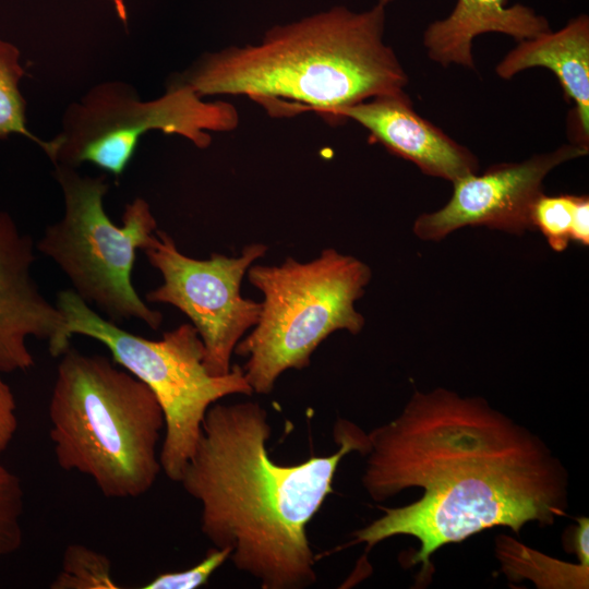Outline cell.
<instances>
[{
	"label": "cell",
	"instance_id": "9",
	"mask_svg": "<svg viewBox=\"0 0 589 589\" xmlns=\"http://www.w3.org/2000/svg\"><path fill=\"white\" fill-rule=\"evenodd\" d=\"M143 252L163 277V284L146 293V301L183 312L203 341L207 372L229 373L236 346L256 325L261 312V302L241 296V281L267 247L252 243L236 257L212 253L197 260L181 253L167 232L157 230Z\"/></svg>",
	"mask_w": 589,
	"mask_h": 589
},
{
	"label": "cell",
	"instance_id": "21",
	"mask_svg": "<svg viewBox=\"0 0 589 589\" xmlns=\"http://www.w3.org/2000/svg\"><path fill=\"white\" fill-rule=\"evenodd\" d=\"M0 370V454L12 442L17 430L16 401Z\"/></svg>",
	"mask_w": 589,
	"mask_h": 589
},
{
	"label": "cell",
	"instance_id": "19",
	"mask_svg": "<svg viewBox=\"0 0 589 589\" xmlns=\"http://www.w3.org/2000/svg\"><path fill=\"white\" fill-rule=\"evenodd\" d=\"M576 195L542 193L532 208V225L545 237L549 245L557 252L566 250L570 239Z\"/></svg>",
	"mask_w": 589,
	"mask_h": 589
},
{
	"label": "cell",
	"instance_id": "23",
	"mask_svg": "<svg viewBox=\"0 0 589 589\" xmlns=\"http://www.w3.org/2000/svg\"><path fill=\"white\" fill-rule=\"evenodd\" d=\"M113 5H115V10H116V13L118 15V17L120 19V21L124 24H127L128 22V11H127V7H125V0H111Z\"/></svg>",
	"mask_w": 589,
	"mask_h": 589
},
{
	"label": "cell",
	"instance_id": "8",
	"mask_svg": "<svg viewBox=\"0 0 589 589\" xmlns=\"http://www.w3.org/2000/svg\"><path fill=\"white\" fill-rule=\"evenodd\" d=\"M236 108L226 101H205L190 86L175 81L161 97L141 100L127 83L106 82L68 107L63 131L55 137L52 163L72 168L91 163L120 177L141 137L151 130L177 134L196 147L211 145L209 132L233 130Z\"/></svg>",
	"mask_w": 589,
	"mask_h": 589
},
{
	"label": "cell",
	"instance_id": "3",
	"mask_svg": "<svg viewBox=\"0 0 589 589\" xmlns=\"http://www.w3.org/2000/svg\"><path fill=\"white\" fill-rule=\"evenodd\" d=\"M385 7H334L267 31L259 44L201 57L181 77L201 97L245 95L276 117L337 111L405 93L408 76L383 39Z\"/></svg>",
	"mask_w": 589,
	"mask_h": 589
},
{
	"label": "cell",
	"instance_id": "14",
	"mask_svg": "<svg viewBox=\"0 0 589 589\" xmlns=\"http://www.w3.org/2000/svg\"><path fill=\"white\" fill-rule=\"evenodd\" d=\"M544 16L507 0H457L452 13L431 23L424 32L428 56L443 67L452 63L474 68L472 41L484 33H502L517 41L550 31Z\"/></svg>",
	"mask_w": 589,
	"mask_h": 589
},
{
	"label": "cell",
	"instance_id": "1",
	"mask_svg": "<svg viewBox=\"0 0 589 589\" xmlns=\"http://www.w3.org/2000/svg\"><path fill=\"white\" fill-rule=\"evenodd\" d=\"M362 484L375 502L408 488L419 500L352 532L369 551L395 536L420 542L411 564L429 575L431 556L492 527L517 534L528 522L565 515L567 471L542 440L480 397L416 392L398 417L366 434Z\"/></svg>",
	"mask_w": 589,
	"mask_h": 589
},
{
	"label": "cell",
	"instance_id": "11",
	"mask_svg": "<svg viewBox=\"0 0 589 589\" xmlns=\"http://www.w3.org/2000/svg\"><path fill=\"white\" fill-rule=\"evenodd\" d=\"M32 237L22 233L13 218L0 212V370L26 371L34 358L26 339L45 340L52 357H60L71 345L65 320L49 302L32 277Z\"/></svg>",
	"mask_w": 589,
	"mask_h": 589
},
{
	"label": "cell",
	"instance_id": "20",
	"mask_svg": "<svg viewBox=\"0 0 589 589\" xmlns=\"http://www.w3.org/2000/svg\"><path fill=\"white\" fill-rule=\"evenodd\" d=\"M229 549L212 548L196 565L180 570L157 575L143 589H196L206 585L212 575L227 561Z\"/></svg>",
	"mask_w": 589,
	"mask_h": 589
},
{
	"label": "cell",
	"instance_id": "18",
	"mask_svg": "<svg viewBox=\"0 0 589 589\" xmlns=\"http://www.w3.org/2000/svg\"><path fill=\"white\" fill-rule=\"evenodd\" d=\"M24 490L21 479L0 462V562L23 543Z\"/></svg>",
	"mask_w": 589,
	"mask_h": 589
},
{
	"label": "cell",
	"instance_id": "16",
	"mask_svg": "<svg viewBox=\"0 0 589 589\" xmlns=\"http://www.w3.org/2000/svg\"><path fill=\"white\" fill-rule=\"evenodd\" d=\"M19 60L17 48L0 39V137L11 133L22 134L39 145L52 159L57 148L56 140L43 141L26 128L25 100L19 89L24 70Z\"/></svg>",
	"mask_w": 589,
	"mask_h": 589
},
{
	"label": "cell",
	"instance_id": "13",
	"mask_svg": "<svg viewBox=\"0 0 589 589\" xmlns=\"http://www.w3.org/2000/svg\"><path fill=\"white\" fill-rule=\"evenodd\" d=\"M551 70L575 104L574 122L577 135L573 143H589V19L580 14L557 32L551 29L518 41L495 68L496 74L512 79L529 68Z\"/></svg>",
	"mask_w": 589,
	"mask_h": 589
},
{
	"label": "cell",
	"instance_id": "15",
	"mask_svg": "<svg viewBox=\"0 0 589 589\" xmlns=\"http://www.w3.org/2000/svg\"><path fill=\"white\" fill-rule=\"evenodd\" d=\"M496 552L503 570L514 580L531 579L539 588H588L589 563L558 561L505 536L496 538Z\"/></svg>",
	"mask_w": 589,
	"mask_h": 589
},
{
	"label": "cell",
	"instance_id": "17",
	"mask_svg": "<svg viewBox=\"0 0 589 589\" xmlns=\"http://www.w3.org/2000/svg\"><path fill=\"white\" fill-rule=\"evenodd\" d=\"M50 589H118L110 560L83 544H69L62 556L61 569Z\"/></svg>",
	"mask_w": 589,
	"mask_h": 589
},
{
	"label": "cell",
	"instance_id": "2",
	"mask_svg": "<svg viewBox=\"0 0 589 589\" xmlns=\"http://www.w3.org/2000/svg\"><path fill=\"white\" fill-rule=\"evenodd\" d=\"M272 428L259 402L213 404L180 483L202 506L201 530L229 549L235 567L262 589H305L316 581L306 526L332 492L337 467L352 450L366 455V434L338 420L329 456L298 465L271 459Z\"/></svg>",
	"mask_w": 589,
	"mask_h": 589
},
{
	"label": "cell",
	"instance_id": "5",
	"mask_svg": "<svg viewBox=\"0 0 589 589\" xmlns=\"http://www.w3.org/2000/svg\"><path fill=\"white\" fill-rule=\"evenodd\" d=\"M247 275L264 299L256 325L235 352L247 358L242 370L253 393L271 394L285 371L308 368L334 332L356 335L364 326L354 302L372 274L351 255L325 249L305 263L287 257L280 265H251Z\"/></svg>",
	"mask_w": 589,
	"mask_h": 589
},
{
	"label": "cell",
	"instance_id": "12",
	"mask_svg": "<svg viewBox=\"0 0 589 589\" xmlns=\"http://www.w3.org/2000/svg\"><path fill=\"white\" fill-rule=\"evenodd\" d=\"M351 119L392 154L423 173L454 182L478 172V158L440 128L423 119L406 93L377 96L337 111L333 121Z\"/></svg>",
	"mask_w": 589,
	"mask_h": 589
},
{
	"label": "cell",
	"instance_id": "24",
	"mask_svg": "<svg viewBox=\"0 0 589 589\" xmlns=\"http://www.w3.org/2000/svg\"><path fill=\"white\" fill-rule=\"evenodd\" d=\"M390 1L392 0H378V3L385 7Z\"/></svg>",
	"mask_w": 589,
	"mask_h": 589
},
{
	"label": "cell",
	"instance_id": "4",
	"mask_svg": "<svg viewBox=\"0 0 589 589\" xmlns=\"http://www.w3.org/2000/svg\"><path fill=\"white\" fill-rule=\"evenodd\" d=\"M48 416L61 469L91 477L109 498L139 497L155 484L164 412L151 388L112 360L70 346L60 356Z\"/></svg>",
	"mask_w": 589,
	"mask_h": 589
},
{
	"label": "cell",
	"instance_id": "6",
	"mask_svg": "<svg viewBox=\"0 0 589 589\" xmlns=\"http://www.w3.org/2000/svg\"><path fill=\"white\" fill-rule=\"evenodd\" d=\"M56 305L73 335L91 337L107 347L111 360L145 383L165 417L159 450L161 470L179 482L193 455L208 408L223 397L250 396L253 389L241 366L215 376L204 365V345L192 324L164 333L158 340L132 334L95 312L72 289L58 293Z\"/></svg>",
	"mask_w": 589,
	"mask_h": 589
},
{
	"label": "cell",
	"instance_id": "10",
	"mask_svg": "<svg viewBox=\"0 0 589 589\" xmlns=\"http://www.w3.org/2000/svg\"><path fill=\"white\" fill-rule=\"evenodd\" d=\"M587 153V146L564 144L521 163L498 164L481 175L461 177L453 182V195L442 208L416 219L413 232L422 240L440 241L467 226H485L515 235L534 229L532 208L543 193L546 175Z\"/></svg>",
	"mask_w": 589,
	"mask_h": 589
},
{
	"label": "cell",
	"instance_id": "22",
	"mask_svg": "<svg viewBox=\"0 0 589 589\" xmlns=\"http://www.w3.org/2000/svg\"><path fill=\"white\" fill-rule=\"evenodd\" d=\"M570 239L581 245L589 244V199L587 195H576Z\"/></svg>",
	"mask_w": 589,
	"mask_h": 589
},
{
	"label": "cell",
	"instance_id": "7",
	"mask_svg": "<svg viewBox=\"0 0 589 589\" xmlns=\"http://www.w3.org/2000/svg\"><path fill=\"white\" fill-rule=\"evenodd\" d=\"M55 177L64 214L46 227L36 248L58 265L72 290L107 320L120 324L136 318L157 330L163 314L140 297L131 280L137 250L148 248L157 231L148 203L136 197L127 204L119 227L104 208L109 189L105 175L81 176L72 167L56 164Z\"/></svg>",
	"mask_w": 589,
	"mask_h": 589
}]
</instances>
